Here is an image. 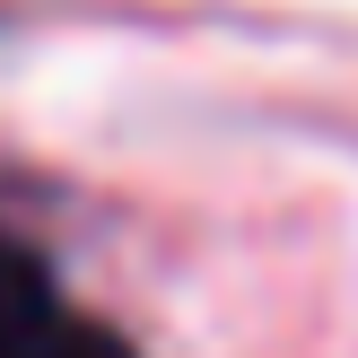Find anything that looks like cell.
Here are the masks:
<instances>
[{"instance_id":"6da1fadb","label":"cell","mask_w":358,"mask_h":358,"mask_svg":"<svg viewBox=\"0 0 358 358\" xmlns=\"http://www.w3.org/2000/svg\"><path fill=\"white\" fill-rule=\"evenodd\" d=\"M0 358H140L114 315H96L52 245L0 210Z\"/></svg>"}]
</instances>
